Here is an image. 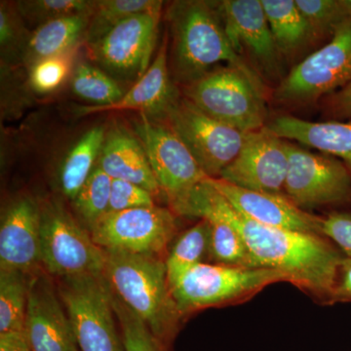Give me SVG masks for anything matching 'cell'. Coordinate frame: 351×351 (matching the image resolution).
<instances>
[{"mask_svg": "<svg viewBox=\"0 0 351 351\" xmlns=\"http://www.w3.org/2000/svg\"><path fill=\"white\" fill-rule=\"evenodd\" d=\"M167 15L172 36V69L178 82L186 86L221 63L262 80L257 71L233 49L218 2L176 1Z\"/></svg>", "mask_w": 351, "mask_h": 351, "instance_id": "obj_2", "label": "cell"}, {"mask_svg": "<svg viewBox=\"0 0 351 351\" xmlns=\"http://www.w3.org/2000/svg\"><path fill=\"white\" fill-rule=\"evenodd\" d=\"M207 177L217 179L239 156L246 133L212 119L186 97H180L165 117Z\"/></svg>", "mask_w": 351, "mask_h": 351, "instance_id": "obj_9", "label": "cell"}, {"mask_svg": "<svg viewBox=\"0 0 351 351\" xmlns=\"http://www.w3.org/2000/svg\"><path fill=\"white\" fill-rule=\"evenodd\" d=\"M167 54L168 38L165 36L154 63L121 100L108 106L80 107L75 114L82 117L112 110H138L152 119H165L170 108L180 98L170 80Z\"/></svg>", "mask_w": 351, "mask_h": 351, "instance_id": "obj_19", "label": "cell"}, {"mask_svg": "<svg viewBox=\"0 0 351 351\" xmlns=\"http://www.w3.org/2000/svg\"><path fill=\"white\" fill-rule=\"evenodd\" d=\"M161 8L132 16L88 45L91 59L112 77L138 82L151 66Z\"/></svg>", "mask_w": 351, "mask_h": 351, "instance_id": "obj_11", "label": "cell"}, {"mask_svg": "<svg viewBox=\"0 0 351 351\" xmlns=\"http://www.w3.org/2000/svg\"><path fill=\"white\" fill-rule=\"evenodd\" d=\"M265 127L283 140L295 141L328 156L343 159L351 172V122H311L282 115Z\"/></svg>", "mask_w": 351, "mask_h": 351, "instance_id": "obj_21", "label": "cell"}, {"mask_svg": "<svg viewBox=\"0 0 351 351\" xmlns=\"http://www.w3.org/2000/svg\"><path fill=\"white\" fill-rule=\"evenodd\" d=\"M31 32L25 27L15 4H0V48L2 60L10 62L22 60L25 44Z\"/></svg>", "mask_w": 351, "mask_h": 351, "instance_id": "obj_34", "label": "cell"}, {"mask_svg": "<svg viewBox=\"0 0 351 351\" xmlns=\"http://www.w3.org/2000/svg\"><path fill=\"white\" fill-rule=\"evenodd\" d=\"M71 85L76 96L97 106L112 105L125 95L114 78L87 62L76 64Z\"/></svg>", "mask_w": 351, "mask_h": 351, "instance_id": "obj_29", "label": "cell"}, {"mask_svg": "<svg viewBox=\"0 0 351 351\" xmlns=\"http://www.w3.org/2000/svg\"><path fill=\"white\" fill-rule=\"evenodd\" d=\"M112 182V178L97 164L73 200L75 211L89 230L108 212Z\"/></svg>", "mask_w": 351, "mask_h": 351, "instance_id": "obj_30", "label": "cell"}, {"mask_svg": "<svg viewBox=\"0 0 351 351\" xmlns=\"http://www.w3.org/2000/svg\"><path fill=\"white\" fill-rule=\"evenodd\" d=\"M351 83V19L341 23L331 40L309 55L281 80L274 99L288 105L317 101Z\"/></svg>", "mask_w": 351, "mask_h": 351, "instance_id": "obj_8", "label": "cell"}, {"mask_svg": "<svg viewBox=\"0 0 351 351\" xmlns=\"http://www.w3.org/2000/svg\"><path fill=\"white\" fill-rule=\"evenodd\" d=\"M80 46L73 49L41 60L29 69V82L32 90L39 94L55 91L62 84L75 66Z\"/></svg>", "mask_w": 351, "mask_h": 351, "instance_id": "obj_32", "label": "cell"}, {"mask_svg": "<svg viewBox=\"0 0 351 351\" xmlns=\"http://www.w3.org/2000/svg\"><path fill=\"white\" fill-rule=\"evenodd\" d=\"M27 274L0 270V334L24 331L29 300Z\"/></svg>", "mask_w": 351, "mask_h": 351, "instance_id": "obj_27", "label": "cell"}, {"mask_svg": "<svg viewBox=\"0 0 351 351\" xmlns=\"http://www.w3.org/2000/svg\"><path fill=\"white\" fill-rule=\"evenodd\" d=\"M24 22L34 29L51 21L93 13L95 1L89 0H25L15 4Z\"/></svg>", "mask_w": 351, "mask_h": 351, "instance_id": "obj_31", "label": "cell"}, {"mask_svg": "<svg viewBox=\"0 0 351 351\" xmlns=\"http://www.w3.org/2000/svg\"><path fill=\"white\" fill-rule=\"evenodd\" d=\"M209 182L237 211L247 218L271 228L324 237V218L301 209L285 195L251 191L221 179L209 178Z\"/></svg>", "mask_w": 351, "mask_h": 351, "instance_id": "obj_16", "label": "cell"}, {"mask_svg": "<svg viewBox=\"0 0 351 351\" xmlns=\"http://www.w3.org/2000/svg\"><path fill=\"white\" fill-rule=\"evenodd\" d=\"M89 232L103 250L156 256L174 237L177 223L172 211L154 205L106 214Z\"/></svg>", "mask_w": 351, "mask_h": 351, "instance_id": "obj_13", "label": "cell"}, {"mask_svg": "<svg viewBox=\"0 0 351 351\" xmlns=\"http://www.w3.org/2000/svg\"><path fill=\"white\" fill-rule=\"evenodd\" d=\"M0 351H32L24 331L0 334Z\"/></svg>", "mask_w": 351, "mask_h": 351, "instance_id": "obj_39", "label": "cell"}, {"mask_svg": "<svg viewBox=\"0 0 351 351\" xmlns=\"http://www.w3.org/2000/svg\"><path fill=\"white\" fill-rule=\"evenodd\" d=\"M92 13L69 16L51 21L29 34L22 60L27 69L34 64L56 56L84 43Z\"/></svg>", "mask_w": 351, "mask_h": 351, "instance_id": "obj_22", "label": "cell"}, {"mask_svg": "<svg viewBox=\"0 0 351 351\" xmlns=\"http://www.w3.org/2000/svg\"><path fill=\"white\" fill-rule=\"evenodd\" d=\"M288 167L287 141L265 126L246 133L239 156L217 179L251 191L283 195Z\"/></svg>", "mask_w": 351, "mask_h": 351, "instance_id": "obj_15", "label": "cell"}, {"mask_svg": "<svg viewBox=\"0 0 351 351\" xmlns=\"http://www.w3.org/2000/svg\"><path fill=\"white\" fill-rule=\"evenodd\" d=\"M351 302V258L345 257L339 270L332 304Z\"/></svg>", "mask_w": 351, "mask_h": 351, "instance_id": "obj_37", "label": "cell"}, {"mask_svg": "<svg viewBox=\"0 0 351 351\" xmlns=\"http://www.w3.org/2000/svg\"><path fill=\"white\" fill-rule=\"evenodd\" d=\"M270 31L282 56L294 54L315 39L295 0H262Z\"/></svg>", "mask_w": 351, "mask_h": 351, "instance_id": "obj_23", "label": "cell"}, {"mask_svg": "<svg viewBox=\"0 0 351 351\" xmlns=\"http://www.w3.org/2000/svg\"><path fill=\"white\" fill-rule=\"evenodd\" d=\"M97 164L112 180L130 182L152 195L161 191L144 147L125 129L115 127L106 134Z\"/></svg>", "mask_w": 351, "mask_h": 351, "instance_id": "obj_20", "label": "cell"}, {"mask_svg": "<svg viewBox=\"0 0 351 351\" xmlns=\"http://www.w3.org/2000/svg\"><path fill=\"white\" fill-rule=\"evenodd\" d=\"M263 80L235 66H219L184 87V97L221 123L248 133L265 126Z\"/></svg>", "mask_w": 351, "mask_h": 351, "instance_id": "obj_4", "label": "cell"}, {"mask_svg": "<svg viewBox=\"0 0 351 351\" xmlns=\"http://www.w3.org/2000/svg\"><path fill=\"white\" fill-rule=\"evenodd\" d=\"M163 2L158 0H98L95 1L93 13L84 43L91 45L104 38L124 20L132 16L149 12L162 7Z\"/></svg>", "mask_w": 351, "mask_h": 351, "instance_id": "obj_26", "label": "cell"}, {"mask_svg": "<svg viewBox=\"0 0 351 351\" xmlns=\"http://www.w3.org/2000/svg\"><path fill=\"white\" fill-rule=\"evenodd\" d=\"M209 242L210 225L204 219H200L176 242L165 262L170 290L186 272L202 263V258L209 251Z\"/></svg>", "mask_w": 351, "mask_h": 351, "instance_id": "obj_25", "label": "cell"}, {"mask_svg": "<svg viewBox=\"0 0 351 351\" xmlns=\"http://www.w3.org/2000/svg\"><path fill=\"white\" fill-rule=\"evenodd\" d=\"M154 205V195L147 189L130 182L112 180L108 213L152 207Z\"/></svg>", "mask_w": 351, "mask_h": 351, "instance_id": "obj_35", "label": "cell"}, {"mask_svg": "<svg viewBox=\"0 0 351 351\" xmlns=\"http://www.w3.org/2000/svg\"><path fill=\"white\" fill-rule=\"evenodd\" d=\"M223 27L233 49L258 75L276 78L282 55L277 48L262 0L218 2Z\"/></svg>", "mask_w": 351, "mask_h": 351, "instance_id": "obj_14", "label": "cell"}, {"mask_svg": "<svg viewBox=\"0 0 351 351\" xmlns=\"http://www.w3.org/2000/svg\"><path fill=\"white\" fill-rule=\"evenodd\" d=\"M323 235L351 258V212H334L323 221Z\"/></svg>", "mask_w": 351, "mask_h": 351, "instance_id": "obj_36", "label": "cell"}, {"mask_svg": "<svg viewBox=\"0 0 351 351\" xmlns=\"http://www.w3.org/2000/svg\"><path fill=\"white\" fill-rule=\"evenodd\" d=\"M329 106L334 117L339 119L351 117V83L332 95Z\"/></svg>", "mask_w": 351, "mask_h": 351, "instance_id": "obj_38", "label": "cell"}, {"mask_svg": "<svg viewBox=\"0 0 351 351\" xmlns=\"http://www.w3.org/2000/svg\"><path fill=\"white\" fill-rule=\"evenodd\" d=\"M172 209L182 216L223 219L241 235L258 267L284 272L295 287L332 304L346 256L326 237L271 228L247 218L210 184L209 178Z\"/></svg>", "mask_w": 351, "mask_h": 351, "instance_id": "obj_1", "label": "cell"}, {"mask_svg": "<svg viewBox=\"0 0 351 351\" xmlns=\"http://www.w3.org/2000/svg\"><path fill=\"white\" fill-rule=\"evenodd\" d=\"M112 302L121 329L122 339L126 351H165L163 343L154 336L145 323L138 319L137 316L113 294L112 291Z\"/></svg>", "mask_w": 351, "mask_h": 351, "instance_id": "obj_33", "label": "cell"}, {"mask_svg": "<svg viewBox=\"0 0 351 351\" xmlns=\"http://www.w3.org/2000/svg\"><path fill=\"white\" fill-rule=\"evenodd\" d=\"M106 280L113 294L145 323L161 343L176 332L179 309L173 299L165 263L156 256L104 250Z\"/></svg>", "mask_w": 351, "mask_h": 351, "instance_id": "obj_3", "label": "cell"}, {"mask_svg": "<svg viewBox=\"0 0 351 351\" xmlns=\"http://www.w3.org/2000/svg\"><path fill=\"white\" fill-rule=\"evenodd\" d=\"M210 225L208 255L216 265L256 269L255 261L239 232L223 219L207 215Z\"/></svg>", "mask_w": 351, "mask_h": 351, "instance_id": "obj_28", "label": "cell"}, {"mask_svg": "<svg viewBox=\"0 0 351 351\" xmlns=\"http://www.w3.org/2000/svg\"><path fill=\"white\" fill-rule=\"evenodd\" d=\"M50 279H29L24 332L32 351H80L66 311Z\"/></svg>", "mask_w": 351, "mask_h": 351, "instance_id": "obj_17", "label": "cell"}, {"mask_svg": "<svg viewBox=\"0 0 351 351\" xmlns=\"http://www.w3.org/2000/svg\"><path fill=\"white\" fill-rule=\"evenodd\" d=\"M40 205L22 195L4 211L0 226V270L27 274L41 263Z\"/></svg>", "mask_w": 351, "mask_h": 351, "instance_id": "obj_18", "label": "cell"}, {"mask_svg": "<svg viewBox=\"0 0 351 351\" xmlns=\"http://www.w3.org/2000/svg\"><path fill=\"white\" fill-rule=\"evenodd\" d=\"M341 13L346 20L351 19V0H339Z\"/></svg>", "mask_w": 351, "mask_h": 351, "instance_id": "obj_40", "label": "cell"}, {"mask_svg": "<svg viewBox=\"0 0 351 351\" xmlns=\"http://www.w3.org/2000/svg\"><path fill=\"white\" fill-rule=\"evenodd\" d=\"M134 128L171 207L209 178L167 123L141 113Z\"/></svg>", "mask_w": 351, "mask_h": 351, "instance_id": "obj_10", "label": "cell"}, {"mask_svg": "<svg viewBox=\"0 0 351 351\" xmlns=\"http://www.w3.org/2000/svg\"><path fill=\"white\" fill-rule=\"evenodd\" d=\"M105 138L104 127H94L78 140L64 158L60 172V186L69 200L75 199L91 175L98 162Z\"/></svg>", "mask_w": 351, "mask_h": 351, "instance_id": "obj_24", "label": "cell"}, {"mask_svg": "<svg viewBox=\"0 0 351 351\" xmlns=\"http://www.w3.org/2000/svg\"><path fill=\"white\" fill-rule=\"evenodd\" d=\"M288 154L284 191L298 207L306 210L351 199V172L343 161L328 154H313L290 142Z\"/></svg>", "mask_w": 351, "mask_h": 351, "instance_id": "obj_12", "label": "cell"}, {"mask_svg": "<svg viewBox=\"0 0 351 351\" xmlns=\"http://www.w3.org/2000/svg\"><path fill=\"white\" fill-rule=\"evenodd\" d=\"M278 282L291 283L290 276L276 269L199 263L184 274L171 294L181 315L242 302Z\"/></svg>", "mask_w": 351, "mask_h": 351, "instance_id": "obj_5", "label": "cell"}, {"mask_svg": "<svg viewBox=\"0 0 351 351\" xmlns=\"http://www.w3.org/2000/svg\"><path fill=\"white\" fill-rule=\"evenodd\" d=\"M63 302L80 351H126L115 323L112 290L105 276L59 278Z\"/></svg>", "mask_w": 351, "mask_h": 351, "instance_id": "obj_6", "label": "cell"}, {"mask_svg": "<svg viewBox=\"0 0 351 351\" xmlns=\"http://www.w3.org/2000/svg\"><path fill=\"white\" fill-rule=\"evenodd\" d=\"M41 263L58 278L103 276L106 254L62 203L40 205Z\"/></svg>", "mask_w": 351, "mask_h": 351, "instance_id": "obj_7", "label": "cell"}]
</instances>
